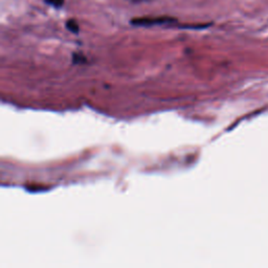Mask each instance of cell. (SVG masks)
<instances>
[{
  "mask_svg": "<svg viewBox=\"0 0 268 268\" xmlns=\"http://www.w3.org/2000/svg\"><path fill=\"white\" fill-rule=\"evenodd\" d=\"M175 22V19L170 17H159V18H136L131 23L134 26H154L160 24H169Z\"/></svg>",
  "mask_w": 268,
  "mask_h": 268,
  "instance_id": "6da1fadb",
  "label": "cell"
},
{
  "mask_svg": "<svg viewBox=\"0 0 268 268\" xmlns=\"http://www.w3.org/2000/svg\"><path fill=\"white\" fill-rule=\"evenodd\" d=\"M45 2L54 7L60 8L64 4V0H45Z\"/></svg>",
  "mask_w": 268,
  "mask_h": 268,
  "instance_id": "277c9868",
  "label": "cell"
},
{
  "mask_svg": "<svg viewBox=\"0 0 268 268\" xmlns=\"http://www.w3.org/2000/svg\"><path fill=\"white\" fill-rule=\"evenodd\" d=\"M66 27L67 30L73 34H78L79 31H80V27H79V24L78 22L75 20V19H69L67 22H66Z\"/></svg>",
  "mask_w": 268,
  "mask_h": 268,
  "instance_id": "7a4b0ae2",
  "label": "cell"
},
{
  "mask_svg": "<svg viewBox=\"0 0 268 268\" xmlns=\"http://www.w3.org/2000/svg\"><path fill=\"white\" fill-rule=\"evenodd\" d=\"M72 62H73V64H83V63L86 62V59L81 54H73Z\"/></svg>",
  "mask_w": 268,
  "mask_h": 268,
  "instance_id": "3957f363",
  "label": "cell"
},
{
  "mask_svg": "<svg viewBox=\"0 0 268 268\" xmlns=\"http://www.w3.org/2000/svg\"><path fill=\"white\" fill-rule=\"evenodd\" d=\"M132 2H140V1H144V0H130Z\"/></svg>",
  "mask_w": 268,
  "mask_h": 268,
  "instance_id": "5b68a950",
  "label": "cell"
}]
</instances>
